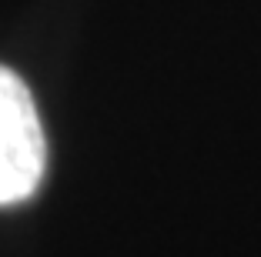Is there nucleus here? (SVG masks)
Instances as JSON below:
<instances>
[{
  "mask_svg": "<svg viewBox=\"0 0 261 257\" xmlns=\"http://www.w3.org/2000/svg\"><path fill=\"white\" fill-rule=\"evenodd\" d=\"M47 140L27 83L0 67V204L27 201L44 181Z\"/></svg>",
  "mask_w": 261,
  "mask_h": 257,
  "instance_id": "obj_1",
  "label": "nucleus"
}]
</instances>
